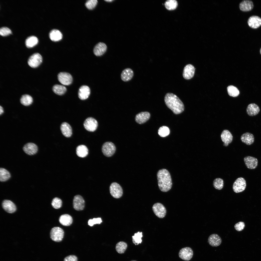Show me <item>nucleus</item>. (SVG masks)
Here are the masks:
<instances>
[{
  "label": "nucleus",
  "mask_w": 261,
  "mask_h": 261,
  "mask_svg": "<svg viewBox=\"0 0 261 261\" xmlns=\"http://www.w3.org/2000/svg\"><path fill=\"white\" fill-rule=\"evenodd\" d=\"M158 185L161 191L166 192L172 188V182L170 174L167 169L163 168L159 170L157 174Z\"/></svg>",
  "instance_id": "nucleus-2"
},
{
  "label": "nucleus",
  "mask_w": 261,
  "mask_h": 261,
  "mask_svg": "<svg viewBox=\"0 0 261 261\" xmlns=\"http://www.w3.org/2000/svg\"><path fill=\"white\" fill-rule=\"evenodd\" d=\"M76 153L79 157L81 158H84L87 155L88 150L85 145H80L77 147L76 149Z\"/></svg>",
  "instance_id": "nucleus-30"
},
{
  "label": "nucleus",
  "mask_w": 261,
  "mask_h": 261,
  "mask_svg": "<svg viewBox=\"0 0 261 261\" xmlns=\"http://www.w3.org/2000/svg\"><path fill=\"white\" fill-rule=\"evenodd\" d=\"M116 147L115 144L111 142H106L102 145V151L103 154L107 157H110L115 153Z\"/></svg>",
  "instance_id": "nucleus-3"
},
{
  "label": "nucleus",
  "mask_w": 261,
  "mask_h": 261,
  "mask_svg": "<svg viewBox=\"0 0 261 261\" xmlns=\"http://www.w3.org/2000/svg\"><path fill=\"white\" fill-rule=\"evenodd\" d=\"M135 261V260H133V261Z\"/></svg>",
  "instance_id": "nucleus-50"
},
{
  "label": "nucleus",
  "mask_w": 261,
  "mask_h": 261,
  "mask_svg": "<svg viewBox=\"0 0 261 261\" xmlns=\"http://www.w3.org/2000/svg\"><path fill=\"white\" fill-rule=\"evenodd\" d=\"M60 223L65 226H68L70 225L72 222V217L67 214H63L61 215L59 219Z\"/></svg>",
  "instance_id": "nucleus-29"
},
{
  "label": "nucleus",
  "mask_w": 261,
  "mask_h": 261,
  "mask_svg": "<svg viewBox=\"0 0 261 261\" xmlns=\"http://www.w3.org/2000/svg\"><path fill=\"white\" fill-rule=\"evenodd\" d=\"M105 1H107V2H109L112 1H113V0H105Z\"/></svg>",
  "instance_id": "nucleus-48"
},
{
  "label": "nucleus",
  "mask_w": 261,
  "mask_h": 261,
  "mask_svg": "<svg viewBox=\"0 0 261 261\" xmlns=\"http://www.w3.org/2000/svg\"><path fill=\"white\" fill-rule=\"evenodd\" d=\"M4 112L3 108L1 106H0V115H1Z\"/></svg>",
  "instance_id": "nucleus-47"
},
{
  "label": "nucleus",
  "mask_w": 261,
  "mask_h": 261,
  "mask_svg": "<svg viewBox=\"0 0 261 261\" xmlns=\"http://www.w3.org/2000/svg\"><path fill=\"white\" fill-rule=\"evenodd\" d=\"M60 129L62 133L65 137L68 138L71 136L72 133V129L68 123L63 122L61 125Z\"/></svg>",
  "instance_id": "nucleus-25"
},
{
  "label": "nucleus",
  "mask_w": 261,
  "mask_h": 261,
  "mask_svg": "<svg viewBox=\"0 0 261 261\" xmlns=\"http://www.w3.org/2000/svg\"><path fill=\"white\" fill-rule=\"evenodd\" d=\"M77 257L74 255H70L66 257L64 259V261H77Z\"/></svg>",
  "instance_id": "nucleus-46"
},
{
  "label": "nucleus",
  "mask_w": 261,
  "mask_h": 261,
  "mask_svg": "<svg viewBox=\"0 0 261 261\" xmlns=\"http://www.w3.org/2000/svg\"><path fill=\"white\" fill-rule=\"evenodd\" d=\"M107 49V47L105 43L100 42L98 43L94 48V53L96 56H100L105 53Z\"/></svg>",
  "instance_id": "nucleus-18"
},
{
  "label": "nucleus",
  "mask_w": 261,
  "mask_h": 261,
  "mask_svg": "<svg viewBox=\"0 0 261 261\" xmlns=\"http://www.w3.org/2000/svg\"><path fill=\"white\" fill-rule=\"evenodd\" d=\"M246 186V181L243 178L241 177L238 178L234 182L232 187L234 191L236 193H239L244 191Z\"/></svg>",
  "instance_id": "nucleus-8"
},
{
  "label": "nucleus",
  "mask_w": 261,
  "mask_h": 261,
  "mask_svg": "<svg viewBox=\"0 0 261 261\" xmlns=\"http://www.w3.org/2000/svg\"><path fill=\"white\" fill-rule=\"evenodd\" d=\"M142 237V232H138L135 233L134 235L132 237L133 243L135 245L141 243L142 242L141 238Z\"/></svg>",
  "instance_id": "nucleus-38"
},
{
  "label": "nucleus",
  "mask_w": 261,
  "mask_h": 261,
  "mask_svg": "<svg viewBox=\"0 0 261 261\" xmlns=\"http://www.w3.org/2000/svg\"><path fill=\"white\" fill-rule=\"evenodd\" d=\"M170 130L169 128L165 126L160 127L158 130V134L161 137H165L169 134Z\"/></svg>",
  "instance_id": "nucleus-40"
},
{
  "label": "nucleus",
  "mask_w": 261,
  "mask_h": 261,
  "mask_svg": "<svg viewBox=\"0 0 261 261\" xmlns=\"http://www.w3.org/2000/svg\"><path fill=\"white\" fill-rule=\"evenodd\" d=\"M240 139L242 142L247 145L252 144L254 141L253 135L249 132H246L241 136Z\"/></svg>",
  "instance_id": "nucleus-27"
},
{
  "label": "nucleus",
  "mask_w": 261,
  "mask_h": 261,
  "mask_svg": "<svg viewBox=\"0 0 261 261\" xmlns=\"http://www.w3.org/2000/svg\"><path fill=\"white\" fill-rule=\"evenodd\" d=\"M98 1L97 0H89L86 2L85 5L88 9H92L95 7Z\"/></svg>",
  "instance_id": "nucleus-42"
},
{
  "label": "nucleus",
  "mask_w": 261,
  "mask_h": 261,
  "mask_svg": "<svg viewBox=\"0 0 261 261\" xmlns=\"http://www.w3.org/2000/svg\"><path fill=\"white\" fill-rule=\"evenodd\" d=\"M38 42L37 38L35 36H29L26 39L25 44L27 47L30 48L35 46Z\"/></svg>",
  "instance_id": "nucleus-31"
},
{
  "label": "nucleus",
  "mask_w": 261,
  "mask_h": 261,
  "mask_svg": "<svg viewBox=\"0 0 261 261\" xmlns=\"http://www.w3.org/2000/svg\"><path fill=\"white\" fill-rule=\"evenodd\" d=\"M64 232L63 230L59 227H54L51 230L50 238L53 241L56 242L61 241L64 237Z\"/></svg>",
  "instance_id": "nucleus-4"
},
{
  "label": "nucleus",
  "mask_w": 261,
  "mask_h": 261,
  "mask_svg": "<svg viewBox=\"0 0 261 261\" xmlns=\"http://www.w3.org/2000/svg\"><path fill=\"white\" fill-rule=\"evenodd\" d=\"M245 226L244 223L242 222H239L236 224L234 227L235 229L238 231H240L243 230Z\"/></svg>",
  "instance_id": "nucleus-45"
},
{
  "label": "nucleus",
  "mask_w": 261,
  "mask_h": 261,
  "mask_svg": "<svg viewBox=\"0 0 261 261\" xmlns=\"http://www.w3.org/2000/svg\"><path fill=\"white\" fill-rule=\"evenodd\" d=\"M213 185L214 187L218 190H221L224 186V181L220 178H218L215 179L213 181Z\"/></svg>",
  "instance_id": "nucleus-39"
},
{
  "label": "nucleus",
  "mask_w": 261,
  "mask_h": 261,
  "mask_svg": "<svg viewBox=\"0 0 261 261\" xmlns=\"http://www.w3.org/2000/svg\"><path fill=\"white\" fill-rule=\"evenodd\" d=\"M52 89L54 93L59 95L64 94L67 90L66 87L64 86L58 84L54 85Z\"/></svg>",
  "instance_id": "nucleus-33"
},
{
  "label": "nucleus",
  "mask_w": 261,
  "mask_h": 261,
  "mask_svg": "<svg viewBox=\"0 0 261 261\" xmlns=\"http://www.w3.org/2000/svg\"><path fill=\"white\" fill-rule=\"evenodd\" d=\"M2 206L3 209L9 213H13L16 210V208L15 204L9 200H6L3 201Z\"/></svg>",
  "instance_id": "nucleus-20"
},
{
  "label": "nucleus",
  "mask_w": 261,
  "mask_h": 261,
  "mask_svg": "<svg viewBox=\"0 0 261 261\" xmlns=\"http://www.w3.org/2000/svg\"><path fill=\"white\" fill-rule=\"evenodd\" d=\"M51 205L55 209H58L60 208L62 204L61 200L58 197H55L52 200L51 202Z\"/></svg>",
  "instance_id": "nucleus-41"
},
{
  "label": "nucleus",
  "mask_w": 261,
  "mask_h": 261,
  "mask_svg": "<svg viewBox=\"0 0 261 261\" xmlns=\"http://www.w3.org/2000/svg\"><path fill=\"white\" fill-rule=\"evenodd\" d=\"M85 129L88 131L94 132L97 129L98 125L97 121L92 117H89L83 123Z\"/></svg>",
  "instance_id": "nucleus-7"
},
{
  "label": "nucleus",
  "mask_w": 261,
  "mask_h": 261,
  "mask_svg": "<svg viewBox=\"0 0 261 261\" xmlns=\"http://www.w3.org/2000/svg\"><path fill=\"white\" fill-rule=\"evenodd\" d=\"M195 72V68L193 66L190 64L187 65L183 69V77L185 79H190L193 77Z\"/></svg>",
  "instance_id": "nucleus-13"
},
{
  "label": "nucleus",
  "mask_w": 261,
  "mask_h": 261,
  "mask_svg": "<svg viewBox=\"0 0 261 261\" xmlns=\"http://www.w3.org/2000/svg\"><path fill=\"white\" fill-rule=\"evenodd\" d=\"M193 254L192 249L190 247H186L181 249L179 253V257L185 261H189L192 258Z\"/></svg>",
  "instance_id": "nucleus-10"
},
{
  "label": "nucleus",
  "mask_w": 261,
  "mask_h": 261,
  "mask_svg": "<svg viewBox=\"0 0 261 261\" xmlns=\"http://www.w3.org/2000/svg\"><path fill=\"white\" fill-rule=\"evenodd\" d=\"M150 117V114L149 112L147 111L141 112L136 115L135 121L139 124H142L147 121Z\"/></svg>",
  "instance_id": "nucleus-17"
},
{
  "label": "nucleus",
  "mask_w": 261,
  "mask_h": 261,
  "mask_svg": "<svg viewBox=\"0 0 261 261\" xmlns=\"http://www.w3.org/2000/svg\"><path fill=\"white\" fill-rule=\"evenodd\" d=\"M247 23L251 28L255 29L259 27L261 25V18L256 15H253L248 19Z\"/></svg>",
  "instance_id": "nucleus-16"
},
{
  "label": "nucleus",
  "mask_w": 261,
  "mask_h": 261,
  "mask_svg": "<svg viewBox=\"0 0 261 261\" xmlns=\"http://www.w3.org/2000/svg\"><path fill=\"white\" fill-rule=\"evenodd\" d=\"M90 93V89L86 85L82 86L79 89L78 97L81 100H86L88 97Z\"/></svg>",
  "instance_id": "nucleus-19"
},
{
  "label": "nucleus",
  "mask_w": 261,
  "mask_h": 261,
  "mask_svg": "<svg viewBox=\"0 0 261 261\" xmlns=\"http://www.w3.org/2000/svg\"><path fill=\"white\" fill-rule=\"evenodd\" d=\"M102 221L101 218H94L93 219H90L88 222V225L90 226H92L96 224H100Z\"/></svg>",
  "instance_id": "nucleus-44"
},
{
  "label": "nucleus",
  "mask_w": 261,
  "mask_h": 261,
  "mask_svg": "<svg viewBox=\"0 0 261 261\" xmlns=\"http://www.w3.org/2000/svg\"><path fill=\"white\" fill-rule=\"evenodd\" d=\"M109 191L111 195L114 198L118 199L122 196L123 191L122 187L118 183L113 182L109 187Z\"/></svg>",
  "instance_id": "nucleus-5"
},
{
  "label": "nucleus",
  "mask_w": 261,
  "mask_h": 261,
  "mask_svg": "<svg viewBox=\"0 0 261 261\" xmlns=\"http://www.w3.org/2000/svg\"><path fill=\"white\" fill-rule=\"evenodd\" d=\"M208 241L211 246L216 247L220 245L222 240L218 234H213L211 235L209 237Z\"/></svg>",
  "instance_id": "nucleus-23"
},
{
  "label": "nucleus",
  "mask_w": 261,
  "mask_h": 261,
  "mask_svg": "<svg viewBox=\"0 0 261 261\" xmlns=\"http://www.w3.org/2000/svg\"><path fill=\"white\" fill-rule=\"evenodd\" d=\"M11 33V30L7 27H3L0 29V34L2 36H6Z\"/></svg>",
  "instance_id": "nucleus-43"
},
{
  "label": "nucleus",
  "mask_w": 261,
  "mask_h": 261,
  "mask_svg": "<svg viewBox=\"0 0 261 261\" xmlns=\"http://www.w3.org/2000/svg\"><path fill=\"white\" fill-rule=\"evenodd\" d=\"M134 72L130 68H127L123 70L121 74V78L123 81L126 82L130 80L134 76Z\"/></svg>",
  "instance_id": "nucleus-22"
},
{
  "label": "nucleus",
  "mask_w": 261,
  "mask_h": 261,
  "mask_svg": "<svg viewBox=\"0 0 261 261\" xmlns=\"http://www.w3.org/2000/svg\"><path fill=\"white\" fill-rule=\"evenodd\" d=\"M244 160L247 167L250 169L255 168L258 165V160L256 158L247 156L244 158Z\"/></svg>",
  "instance_id": "nucleus-15"
},
{
  "label": "nucleus",
  "mask_w": 261,
  "mask_h": 261,
  "mask_svg": "<svg viewBox=\"0 0 261 261\" xmlns=\"http://www.w3.org/2000/svg\"><path fill=\"white\" fill-rule=\"evenodd\" d=\"M49 36L51 40L56 42L62 39V35L61 32L58 30L53 29L51 30L49 33Z\"/></svg>",
  "instance_id": "nucleus-28"
},
{
  "label": "nucleus",
  "mask_w": 261,
  "mask_h": 261,
  "mask_svg": "<svg viewBox=\"0 0 261 261\" xmlns=\"http://www.w3.org/2000/svg\"><path fill=\"white\" fill-rule=\"evenodd\" d=\"M221 137L222 141L224 143L223 145L225 146H228V144L231 143L232 140V135L227 130H224L222 132Z\"/></svg>",
  "instance_id": "nucleus-21"
},
{
  "label": "nucleus",
  "mask_w": 261,
  "mask_h": 261,
  "mask_svg": "<svg viewBox=\"0 0 261 261\" xmlns=\"http://www.w3.org/2000/svg\"><path fill=\"white\" fill-rule=\"evenodd\" d=\"M164 101L167 106L175 114H180L184 111V106L183 102L173 93H167L165 96Z\"/></svg>",
  "instance_id": "nucleus-1"
},
{
  "label": "nucleus",
  "mask_w": 261,
  "mask_h": 261,
  "mask_svg": "<svg viewBox=\"0 0 261 261\" xmlns=\"http://www.w3.org/2000/svg\"><path fill=\"white\" fill-rule=\"evenodd\" d=\"M260 111V109L259 106L254 103L249 104L246 109V113L250 116H255L258 114Z\"/></svg>",
  "instance_id": "nucleus-26"
},
{
  "label": "nucleus",
  "mask_w": 261,
  "mask_h": 261,
  "mask_svg": "<svg viewBox=\"0 0 261 261\" xmlns=\"http://www.w3.org/2000/svg\"><path fill=\"white\" fill-rule=\"evenodd\" d=\"M152 209L155 215L159 218H163L166 215L167 212L166 209L160 203H157L154 204L152 206Z\"/></svg>",
  "instance_id": "nucleus-9"
},
{
  "label": "nucleus",
  "mask_w": 261,
  "mask_h": 261,
  "mask_svg": "<svg viewBox=\"0 0 261 261\" xmlns=\"http://www.w3.org/2000/svg\"><path fill=\"white\" fill-rule=\"evenodd\" d=\"M260 53L261 54V48L260 49Z\"/></svg>",
  "instance_id": "nucleus-49"
},
{
  "label": "nucleus",
  "mask_w": 261,
  "mask_h": 261,
  "mask_svg": "<svg viewBox=\"0 0 261 261\" xmlns=\"http://www.w3.org/2000/svg\"><path fill=\"white\" fill-rule=\"evenodd\" d=\"M33 102V99L29 95L25 94L22 95L20 99V102L22 105L29 106L31 105Z\"/></svg>",
  "instance_id": "nucleus-32"
},
{
  "label": "nucleus",
  "mask_w": 261,
  "mask_h": 261,
  "mask_svg": "<svg viewBox=\"0 0 261 261\" xmlns=\"http://www.w3.org/2000/svg\"><path fill=\"white\" fill-rule=\"evenodd\" d=\"M11 177L9 172L6 169L2 168L0 169V181L1 182L6 181Z\"/></svg>",
  "instance_id": "nucleus-34"
},
{
  "label": "nucleus",
  "mask_w": 261,
  "mask_h": 261,
  "mask_svg": "<svg viewBox=\"0 0 261 261\" xmlns=\"http://www.w3.org/2000/svg\"><path fill=\"white\" fill-rule=\"evenodd\" d=\"M85 201L83 197L80 195H77L74 197L73 201V205L74 209L76 210H82L85 207Z\"/></svg>",
  "instance_id": "nucleus-12"
},
{
  "label": "nucleus",
  "mask_w": 261,
  "mask_h": 261,
  "mask_svg": "<svg viewBox=\"0 0 261 261\" xmlns=\"http://www.w3.org/2000/svg\"><path fill=\"white\" fill-rule=\"evenodd\" d=\"M23 149L24 152L29 155H33L36 154L38 150L37 146L35 144L28 143L23 146Z\"/></svg>",
  "instance_id": "nucleus-14"
},
{
  "label": "nucleus",
  "mask_w": 261,
  "mask_h": 261,
  "mask_svg": "<svg viewBox=\"0 0 261 261\" xmlns=\"http://www.w3.org/2000/svg\"><path fill=\"white\" fill-rule=\"evenodd\" d=\"M42 58L39 53H36L33 54L29 58L28 63V65L32 68L38 67L42 63Z\"/></svg>",
  "instance_id": "nucleus-6"
},
{
  "label": "nucleus",
  "mask_w": 261,
  "mask_h": 261,
  "mask_svg": "<svg viewBox=\"0 0 261 261\" xmlns=\"http://www.w3.org/2000/svg\"><path fill=\"white\" fill-rule=\"evenodd\" d=\"M239 7L241 11L247 12L251 11L253 8L254 4L251 0H244L239 3Z\"/></svg>",
  "instance_id": "nucleus-24"
},
{
  "label": "nucleus",
  "mask_w": 261,
  "mask_h": 261,
  "mask_svg": "<svg viewBox=\"0 0 261 261\" xmlns=\"http://www.w3.org/2000/svg\"><path fill=\"white\" fill-rule=\"evenodd\" d=\"M58 80L64 85H69L71 84L72 81V75L69 73L65 72H61L58 75Z\"/></svg>",
  "instance_id": "nucleus-11"
},
{
  "label": "nucleus",
  "mask_w": 261,
  "mask_h": 261,
  "mask_svg": "<svg viewBox=\"0 0 261 261\" xmlns=\"http://www.w3.org/2000/svg\"><path fill=\"white\" fill-rule=\"evenodd\" d=\"M127 246V245L126 242L123 241H120L118 242L116 245V250L118 253L123 254L126 251Z\"/></svg>",
  "instance_id": "nucleus-35"
},
{
  "label": "nucleus",
  "mask_w": 261,
  "mask_h": 261,
  "mask_svg": "<svg viewBox=\"0 0 261 261\" xmlns=\"http://www.w3.org/2000/svg\"><path fill=\"white\" fill-rule=\"evenodd\" d=\"M227 91L229 95L233 97L238 96L239 94V92L238 88L233 86H228L227 88Z\"/></svg>",
  "instance_id": "nucleus-36"
},
{
  "label": "nucleus",
  "mask_w": 261,
  "mask_h": 261,
  "mask_svg": "<svg viewBox=\"0 0 261 261\" xmlns=\"http://www.w3.org/2000/svg\"><path fill=\"white\" fill-rule=\"evenodd\" d=\"M178 3L175 0H168L165 3L166 8L169 10L175 9L177 7Z\"/></svg>",
  "instance_id": "nucleus-37"
}]
</instances>
